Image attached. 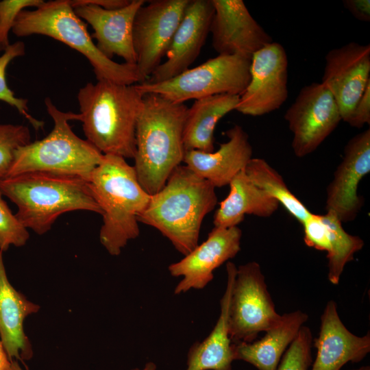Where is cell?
I'll use <instances>...</instances> for the list:
<instances>
[{"mask_svg": "<svg viewBox=\"0 0 370 370\" xmlns=\"http://www.w3.org/2000/svg\"><path fill=\"white\" fill-rule=\"evenodd\" d=\"M215 188L186 165H180L151 195L138 221L158 230L186 256L199 245L203 220L217 204Z\"/></svg>", "mask_w": 370, "mask_h": 370, "instance_id": "obj_1", "label": "cell"}, {"mask_svg": "<svg viewBox=\"0 0 370 370\" xmlns=\"http://www.w3.org/2000/svg\"><path fill=\"white\" fill-rule=\"evenodd\" d=\"M87 182L101 210L100 243L111 256H117L128 241L139 236L138 217L151 195L140 184L134 166L115 155H103Z\"/></svg>", "mask_w": 370, "mask_h": 370, "instance_id": "obj_5", "label": "cell"}, {"mask_svg": "<svg viewBox=\"0 0 370 370\" xmlns=\"http://www.w3.org/2000/svg\"><path fill=\"white\" fill-rule=\"evenodd\" d=\"M226 135L227 140L221 144L218 150L188 151L183 160L186 166L215 188L229 185L252 158L249 136L241 126L234 125L226 132Z\"/></svg>", "mask_w": 370, "mask_h": 370, "instance_id": "obj_20", "label": "cell"}, {"mask_svg": "<svg viewBox=\"0 0 370 370\" xmlns=\"http://www.w3.org/2000/svg\"><path fill=\"white\" fill-rule=\"evenodd\" d=\"M43 0H3L0 1V51L10 45L8 34L18 14L26 8L38 7Z\"/></svg>", "mask_w": 370, "mask_h": 370, "instance_id": "obj_32", "label": "cell"}, {"mask_svg": "<svg viewBox=\"0 0 370 370\" xmlns=\"http://www.w3.org/2000/svg\"><path fill=\"white\" fill-rule=\"evenodd\" d=\"M287 82L286 52L273 41L253 54L250 80L235 110L258 116L279 109L288 97Z\"/></svg>", "mask_w": 370, "mask_h": 370, "instance_id": "obj_12", "label": "cell"}, {"mask_svg": "<svg viewBox=\"0 0 370 370\" xmlns=\"http://www.w3.org/2000/svg\"><path fill=\"white\" fill-rule=\"evenodd\" d=\"M251 57L218 55L168 80L136 84L143 94L154 93L174 103H184L217 95H241L250 80Z\"/></svg>", "mask_w": 370, "mask_h": 370, "instance_id": "obj_8", "label": "cell"}, {"mask_svg": "<svg viewBox=\"0 0 370 370\" xmlns=\"http://www.w3.org/2000/svg\"><path fill=\"white\" fill-rule=\"evenodd\" d=\"M293 134L295 155L303 158L314 152L342 121L338 104L321 83L304 86L284 114Z\"/></svg>", "mask_w": 370, "mask_h": 370, "instance_id": "obj_11", "label": "cell"}, {"mask_svg": "<svg viewBox=\"0 0 370 370\" xmlns=\"http://www.w3.org/2000/svg\"><path fill=\"white\" fill-rule=\"evenodd\" d=\"M343 2L345 8L357 20L363 22L370 21L369 0H344Z\"/></svg>", "mask_w": 370, "mask_h": 370, "instance_id": "obj_35", "label": "cell"}, {"mask_svg": "<svg viewBox=\"0 0 370 370\" xmlns=\"http://www.w3.org/2000/svg\"><path fill=\"white\" fill-rule=\"evenodd\" d=\"M11 370H23L20 366L18 360H12L11 362Z\"/></svg>", "mask_w": 370, "mask_h": 370, "instance_id": "obj_39", "label": "cell"}, {"mask_svg": "<svg viewBox=\"0 0 370 370\" xmlns=\"http://www.w3.org/2000/svg\"><path fill=\"white\" fill-rule=\"evenodd\" d=\"M370 172V130L353 136L345 145L341 163L326 190L327 211L336 214L340 221L356 219L363 200L358 194V185Z\"/></svg>", "mask_w": 370, "mask_h": 370, "instance_id": "obj_14", "label": "cell"}, {"mask_svg": "<svg viewBox=\"0 0 370 370\" xmlns=\"http://www.w3.org/2000/svg\"><path fill=\"white\" fill-rule=\"evenodd\" d=\"M0 191L17 207L16 217L42 235L64 213L87 210L101 215L87 181L79 176L31 171L0 180Z\"/></svg>", "mask_w": 370, "mask_h": 370, "instance_id": "obj_3", "label": "cell"}, {"mask_svg": "<svg viewBox=\"0 0 370 370\" xmlns=\"http://www.w3.org/2000/svg\"><path fill=\"white\" fill-rule=\"evenodd\" d=\"M330 236V250L327 253L328 280L338 284L345 265L353 260L354 254L364 246L363 240L358 236L347 232L336 214L327 211L321 215Z\"/></svg>", "mask_w": 370, "mask_h": 370, "instance_id": "obj_27", "label": "cell"}, {"mask_svg": "<svg viewBox=\"0 0 370 370\" xmlns=\"http://www.w3.org/2000/svg\"><path fill=\"white\" fill-rule=\"evenodd\" d=\"M239 95H217L197 99L188 108L183 141L185 151H214V132L225 115L236 110Z\"/></svg>", "mask_w": 370, "mask_h": 370, "instance_id": "obj_25", "label": "cell"}, {"mask_svg": "<svg viewBox=\"0 0 370 370\" xmlns=\"http://www.w3.org/2000/svg\"><path fill=\"white\" fill-rule=\"evenodd\" d=\"M312 334L303 325L283 354L275 370H308L312 365Z\"/></svg>", "mask_w": 370, "mask_h": 370, "instance_id": "obj_30", "label": "cell"}, {"mask_svg": "<svg viewBox=\"0 0 370 370\" xmlns=\"http://www.w3.org/2000/svg\"><path fill=\"white\" fill-rule=\"evenodd\" d=\"M301 225L306 245L328 253L330 247L329 232L321 215L311 212Z\"/></svg>", "mask_w": 370, "mask_h": 370, "instance_id": "obj_33", "label": "cell"}, {"mask_svg": "<svg viewBox=\"0 0 370 370\" xmlns=\"http://www.w3.org/2000/svg\"><path fill=\"white\" fill-rule=\"evenodd\" d=\"M280 316L260 264L251 261L237 267L228 313L232 343L254 341L260 332L270 328Z\"/></svg>", "mask_w": 370, "mask_h": 370, "instance_id": "obj_9", "label": "cell"}, {"mask_svg": "<svg viewBox=\"0 0 370 370\" xmlns=\"http://www.w3.org/2000/svg\"><path fill=\"white\" fill-rule=\"evenodd\" d=\"M25 45L23 42H16L10 45L0 56V100L15 108L36 129L42 128L44 123L34 118L29 112L27 100L15 97L8 86L5 79L6 68L10 62L17 57L25 54Z\"/></svg>", "mask_w": 370, "mask_h": 370, "instance_id": "obj_28", "label": "cell"}, {"mask_svg": "<svg viewBox=\"0 0 370 370\" xmlns=\"http://www.w3.org/2000/svg\"><path fill=\"white\" fill-rule=\"evenodd\" d=\"M323 84L336 100L342 121L347 122L370 82V45L350 42L325 56Z\"/></svg>", "mask_w": 370, "mask_h": 370, "instance_id": "obj_13", "label": "cell"}, {"mask_svg": "<svg viewBox=\"0 0 370 370\" xmlns=\"http://www.w3.org/2000/svg\"><path fill=\"white\" fill-rule=\"evenodd\" d=\"M11 362L0 340V370H11Z\"/></svg>", "mask_w": 370, "mask_h": 370, "instance_id": "obj_37", "label": "cell"}, {"mask_svg": "<svg viewBox=\"0 0 370 370\" xmlns=\"http://www.w3.org/2000/svg\"><path fill=\"white\" fill-rule=\"evenodd\" d=\"M143 97L136 84L97 80L82 87L77 97L86 140L103 155L134 159Z\"/></svg>", "mask_w": 370, "mask_h": 370, "instance_id": "obj_4", "label": "cell"}, {"mask_svg": "<svg viewBox=\"0 0 370 370\" xmlns=\"http://www.w3.org/2000/svg\"><path fill=\"white\" fill-rule=\"evenodd\" d=\"M241 238L242 231L238 226L214 227L205 241L182 260L169 266L172 276L182 277L174 294L205 288L213 280L214 271L240 251Z\"/></svg>", "mask_w": 370, "mask_h": 370, "instance_id": "obj_15", "label": "cell"}, {"mask_svg": "<svg viewBox=\"0 0 370 370\" xmlns=\"http://www.w3.org/2000/svg\"><path fill=\"white\" fill-rule=\"evenodd\" d=\"M346 123L356 128H361L367 124H370V82L354 106Z\"/></svg>", "mask_w": 370, "mask_h": 370, "instance_id": "obj_34", "label": "cell"}, {"mask_svg": "<svg viewBox=\"0 0 370 370\" xmlns=\"http://www.w3.org/2000/svg\"><path fill=\"white\" fill-rule=\"evenodd\" d=\"M188 107L159 95L144 94L136 127L134 169L143 189L158 192L183 162V134Z\"/></svg>", "mask_w": 370, "mask_h": 370, "instance_id": "obj_2", "label": "cell"}, {"mask_svg": "<svg viewBox=\"0 0 370 370\" xmlns=\"http://www.w3.org/2000/svg\"><path fill=\"white\" fill-rule=\"evenodd\" d=\"M308 319V315L301 310L281 314L260 339L232 343L234 359L248 362L258 370H275L283 354Z\"/></svg>", "mask_w": 370, "mask_h": 370, "instance_id": "obj_23", "label": "cell"}, {"mask_svg": "<svg viewBox=\"0 0 370 370\" xmlns=\"http://www.w3.org/2000/svg\"><path fill=\"white\" fill-rule=\"evenodd\" d=\"M352 370H370L369 366H362L356 369Z\"/></svg>", "mask_w": 370, "mask_h": 370, "instance_id": "obj_40", "label": "cell"}, {"mask_svg": "<svg viewBox=\"0 0 370 370\" xmlns=\"http://www.w3.org/2000/svg\"><path fill=\"white\" fill-rule=\"evenodd\" d=\"M190 0H152L137 11L132 40L140 83L161 64Z\"/></svg>", "mask_w": 370, "mask_h": 370, "instance_id": "obj_10", "label": "cell"}, {"mask_svg": "<svg viewBox=\"0 0 370 370\" xmlns=\"http://www.w3.org/2000/svg\"><path fill=\"white\" fill-rule=\"evenodd\" d=\"M145 2L131 0L122 8L108 10L81 0L71 1L77 16L94 30L92 37L96 39L98 49L109 59L116 55L130 64H136L132 40L134 21Z\"/></svg>", "mask_w": 370, "mask_h": 370, "instance_id": "obj_18", "label": "cell"}, {"mask_svg": "<svg viewBox=\"0 0 370 370\" xmlns=\"http://www.w3.org/2000/svg\"><path fill=\"white\" fill-rule=\"evenodd\" d=\"M212 45L219 55L253 54L273 42L242 0H212Z\"/></svg>", "mask_w": 370, "mask_h": 370, "instance_id": "obj_16", "label": "cell"}, {"mask_svg": "<svg viewBox=\"0 0 370 370\" xmlns=\"http://www.w3.org/2000/svg\"><path fill=\"white\" fill-rule=\"evenodd\" d=\"M0 191V251H6L10 245H25L29 234L14 214Z\"/></svg>", "mask_w": 370, "mask_h": 370, "instance_id": "obj_31", "label": "cell"}, {"mask_svg": "<svg viewBox=\"0 0 370 370\" xmlns=\"http://www.w3.org/2000/svg\"><path fill=\"white\" fill-rule=\"evenodd\" d=\"M236 270L233 262H227V285L220 300L219 319L208 336L190 347L186 370H232L234 359L229 335L228 313Z\"/></svg>", "mask_w": 370, "mask_h": 370, "instance_id": "obj_22", "label": "cell"}, {"mask_svg": "<svg viewBox=\"0 0 370 370\" xmlns=\"http://www.w3.org/2000/svg\"><path fill=\"white\" fill-rule=\"evenodd\" d=\"M230 192L220 203L213 224L215 227L238 226L245 214L267 218L273 214L279 203L256 186L246 174L241 171L229 184Z\"/></svg>", "mask_w": 370, "mask_h": 370, "instance_id": "obj_24", "label": "cell"}, {"mask_svg": "<svg viewBox=\"0 0 370 370\" xmlns=\"http://www.w3.org/2000/svg\"><path fill=\"white\" fill-rule=\"evenodd\" d=\"M312 341L317 354L311 370H341L348 362H360L370 352L369 332L358 336L349 331L333 300L328 301L319 336Z\"/></svg>", "mask_w": 370, "mask_h": 370, "instance_id": "obj_19", "label": "cell"}, {"mask_svg": "<svg viewBox=\"0 0 370 370\" xmlns=\"http://www.w3.org/2000/svg\"><path fill=\"white\" fill-rule=\"evenodd\" d=\"M83 3L98 5L105 9L113 10L127 5V0H81Z\"/></svg>", "mask_w": 370, "mask_h": 370, "instance_id": "obj_36", "label": "cell"}, {"mask_svg": "<svg viewBox=\"0 0 370 370\" xmlns=\"http://www.w3.org/2000/svg\"><path fill=\"white\" fill-rule=\"evenodd\" d=\"M31 142L28 127L23 125L0 124V180L7 175L16 149Z\"/></svg>", "mask_w": 370, "mask_h": 370, "instance_id": "obj_29", "label": "cell"}, {"mask_svg": "<svg viewBox=\"0 0 370 370\" xmlns=\"http://www.w3.org/2000/svg\"><path fill=\"white\" fill-rule=\"evenodd\" d=\"M132 370H158L156 365L153 362H147L141 368H134Z\"/></svg>", "mask_w": 370, "mask_h": 370, "instance_id": "obj_38", "label": "cell"}, {"mask_svg": "<svg viewBox=\"0 0 370 370\" xmlns=\"http://www.w3.org/2000/svg\"><path fill=\"white\" fill-rule=\"evenodd\" d=\"M245 171L253 183L275 199L301 224L311 212L288 188L282 175L265 160L252 158Z\"/></svg>", "mask_w": 370, "mask_h": 370, "instance_id": "obj_26", "label": "cell"}, {"mask_svg": "<svg viewBox=\"0 0 370 370\" xmlns=\"http://www.w3.org/2000/svg\"><path fill=\"white\" fill-rule=\"evenodd\" d=\"M40 306L28 300L10 283L0 251V337L10 360H30L33 350L24 332L26 317L38 312Z\"/></svg>", "mask_w": 370, "mask_h": 370, "instance_id": "obj_21", "label": "cell"}, {"mask_svg": "<svg viewBox=\"0 0 370 370\" xmlns=\"http://www.w3.org/2000/svg\"><path fill=\"white\" fill-rule=\"evenodd\" d=\"M45 104L53 121L52 130L44 138L17 149L5 177L45 171L76 175L87 181L103 154L73 132L69 122L79 121V113L61 111L49 97L45 98Z\"/></svg>", "mask_w": 370, "mask_h": 370, "instance_id": "obj_7", "label": "cell"}, {"mask_svg": "<svg viewBox=\"0 0 370 370\" xmlns=\"http://www.w3.org/2000/svg\"><path fill=\"white\" fill-rule=\"evenodd\" d=\"M213 14L212 0H190L166 51V60L145 82H164L188 69L210 34Z\"/></svg>", "mask_w": 370, "mask_h": 370, "instance_id": "obj_17", "label": "cell"}, {"mask_svg": "<svg viewBox=\"0 0 370 370\" xmlns=\"http://www.w3.org/2000/svg\"><path fill=\"white\" fill-rule=\"evenodd\" d=\"M12 32L18 37L39 34L64 43L87 58L97 80L124 85L140 83L136 64L117 63L98 49L69 0L44 1L35 10H22Z\"/></svg>", "mask_w": 370, "mask_h": 370, "instance_id": "obj_6", "label": "cell"}]
</instances>
